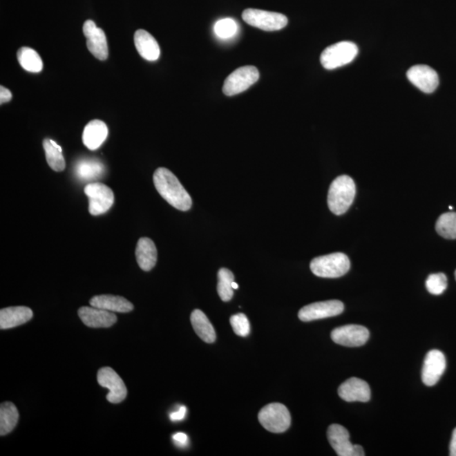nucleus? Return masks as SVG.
I'll list each match as a JSON object with an SVG mask.
<instances>
[{
    "mask_svg": "<svg viewBox=\"0 0 456 456\" xmlns=\"http://www.w3.org/2000/svg\"><path fill=\"white\" fill-rule=\"evenodd\" d=\"M327 437L330 446L339 456H363L364 450L362 446L352 444L350 441L348 429L339 424L330 425Z\"/></svg>",
    "mask_w": 456,
    "mask_h": 456,
    "instance_id": "nucleus-9",
    "label": "nucleus"
},
{
    "mask_svg": "<svg viewBox=\"0 0 456 456\" xmlns=\"http://www.w3.org/2000/svg\"><path fill=\"white\" fill-rule=\"evenodd\" d=\"M190 321H191L193 330L201 340L207 343L215 342L216 336L214 327L212 326L211 323L202 311L193 310L190 316Z\"/></svg>",
    "mask_w": 456,
    "mask_h": 456,
    "instance_id": "nucleus-23",
    "label": "nucleus"
},
{
    "mask_svg": "<svg viewBox=\"0 0 456 456\" xmlns=\"http://www.w3.org/2000/svg\"><path fill=\"white\" fill-rule=\"evenodd\" d=\"M186 413H187V408L182 406L177 412L171 413L170 419L173 421H181L185 417Z\"/></svg>",
    "mask_w": 456,
    "mask_h": 456,
    "instance_id": "nucleus-35",
    "label": "nucleus"
},
{
    "mask_svg": "<svg viewBox=\"0 0 456 456\" xmlns=\"http://www.w3.org/2000/svg\"><path fill=\"white\" fill-rule=\"evenodd\" d=\"M134 41L137 51L143 59L148 61H155L161 55L159 44L155 37L146 30H137Z\"/></svg>",
    "mask_w": 456,
    "mask_h": 456,
    "instance_id": "nucleus-20",
    "label": "nucleus"
},
{
    "mask_svg": "<svg viewBox=\"0 0 456 456\" xmlns=\"http://www.w3.org/2000/svg\"><path fill=\"white\" fill-rule=\"evenodd\" d=\"M97 382L102 387L109 390L108 394L106 395V400L113 404H119L126 398L128 393L126 386L112 368H102L97 372Z\"/></svg>",
    "mask_w": 456,
    "mask_h": 456,
    "instance_id": "nucleus-10",
    "label": "nucleus"
},
{
    "mask_svg": "<svg viewBox=\"0 0 456 456\" xmlns=\"http://www.w3.org/2000/svg\"><path fill=\"white\" fill-rule=\"evenodd\" d=\"M357 55L359 48L354 43L348 41H340L329 46L322 52L321 63L326 70H334L352 62Z\"/></svg>",
    "mask_w": 456,
    "mask_h": 456,
    "instance_id": "nucleus-4",
    "label": "nucleus"
},
{
    "mask_svg": "<svg viewBox=\"0 0 456 456\" xmlns=\"http://www.w3.org/2000/svg\"><path fill=\"white\" fill-rule=\"evenodd\" d=\"M173 439L178 446L184 447L189 442V437L184 433H177L173 436Z\"/></svg>",
    "mask_w": 456,
    "mask_h": 456,
    "instance_id": "nucleus-33",
    "label": "nucleus"
},
{
    "mask_svg": "<svg viewBox=\"0 0 456 456\" xmlns=\"http://www.w3.org/2000/svg\"><path fill=\"white\" fill-rule=\"evenodd\" d=\"M356 196V185L351 177L342 175L332 182L328 192V207L334 215L348 211Z\"/></svg>",
    "mask_w": 456,
    "mask_h": 456,
    "instance_id": "nucleus-2",
    "label": "nucleus"
},
{
    "mask_svg": "<svg viewBox=\"0 0 456 456\" xmlns=\"http://www.w3.org/2000/svg\"><path fill=\"white\" fill-rule=\"evenodd\" d=\"M349 258L342 253H334L314 258L310 269L315 276L323 278H338L349 272Z\"/></svg>",
    "mask_w": 456,
    "mask_h": 456,
    "instance_id": "nucleus-3",
    "label": "nucleus"
},
{
    "mask_svg": "<svg viewBox=\"0 0 456 456\" xmlns=\"http://www.w3.org/2000/svg\"><path fill=\"white\" fill-rule=\"evenodd\" d=\"M234 281L233 272L226 268L220 269L218 272V292L223 302L230 301L234 296V288L231 287Z\"/></svg>",
    "mask_w": 456,
    "mask_h": 456,
    "instance_id": "nucleus-28",
    "label": "nucleus"
},
{
    "mask_svg": "<svg viewBox=\"0 0 456 456\" xmlns=\"http://www.w3.org/2000/svg\"><path fill=\"white\" fill-rule=\"evenodd\" d=\"M153 181L160 196L172 207L182 211L191 208V197L171 171L159 167L154 173Z\"/></svg>",
    "mask_w": 456,
    "mask_h": 456,
    "instance_id": "nucleus-1",
    "label": "nucleus"
},
{
    "mask_svg": "<svg viewBox=\"0 0 456 456\" xmlns=\"http://www.w3.org/2000/svg\"><path fill=\"white\" fill-rule=\"evenodd\" d=\"M342 400L348 402H367L370 400L371 390L368 383L359 378H350L338 389Z\"/></svg>",
    "mask_w": 456,
    "mask_h": 456,
    "instance_id": "nucleus-16",
    "label": "nucleus"
},
{
    "mask_svg": "<svg viewBox=\"0 0 456 456\" xmlns=\"http://www.w3.org/2000/svg\"><path fill=\"white\" fill-rule=\"evenodd\" d=\"M230 324L234 332L239 336L246 337L250 333V324L245 314H237L230 318Z\"/></svg>",
    "mask_w": 456,
    "mask_h": 456,
    "instance_id": "nucleus-32",
    "label": "nucleus"
},
{
    "mask_svg": "<svg viewBox=\"0 0 456 456\" xmlns=\"http://www.w3.org/2000/svg\"><path fill=\"white\" fill-rule=\"evenodd\" d=\"M238 26L237 23L233 19L226 18L222 19L216 23L214 26V32L216 35L220 38H230L234 37L237 32Z\"/></svg>",
    "mask_w": 456,
    "mask_h": 456,
    "instance_id": "nucleus-31",
    "label": "nucleus"
},
{
    "mask_svg": "<svg viewBox=\"0 0 456 456\" xmlns=\"http://www.w3.org/2000/svg\"><path fill=\"white\" fill-rule=\"evenodd\" d=\"M455 279H456V271H455Z\"/></svg>",
    "mask_w": 456,
    "mask_h": 456,
    "instance_id": "nucleus-38",
    "label": "nucleus"
},
{
    "mask_svg": "<svg viewBox=\"0 0 456 456\" xmlns=\"http://www.w3.org/2000/svg\"><path fill=\"white\" fill-rule=\"evenodd\" d=\"M89 199V212L93 216L104 214L114 202L113 190L102 182H91L84 189Z\"/></svg>",
    "mask_w": 456,
    "mask_h": 456,
    "instance_id": "nucleus-8",
    "label": "nucleus"
},
{
    "mask_svg": "<svg viewBox=\"0 0 456 456\" xmlns=\"http://www.w3.org/2000/svg\"><path fill=\"white\" fill-rule=\"evenodd\" d=\"M406 76L410 83L425 93H432L439 86V75L426 64H417L410 68Z\"/></svg>",
    "mask_w": 456,
    "mask_h": 456,
    "instance_id": "nucleus-14",
    "label": "nucleus"
},
{
    "mask_svg": "<svg viewBox=\"0 0 456 456\" xmlns=\"http://www.w3.org/2000/svg\"><path fill=\"white\" fill-rule=\"evenodd\" d=\"M33 317V312L28 307H10L0 310V329L7 330L26 324Z\"/></svg>",
    "mask_w": 456,
    "mask_h": 456,
    "instance_id": "nucleus-18",
    "label": "nucleus"
},
{
    "mask_svg": "<svg viewBox=\"0 0 456 456\" xmlns=\"http://www.w3.org/2000/svg\"><path fill=\"white\" fill-rule=\"evenodd\" d=\"M108 135V129L104 122L98 120L91 121L84 129L83 144L89 150H97L104 144Z\"/></svg>",
    "mask_w": 456,
    "mask_h": 456,
    "instance_id": "nucleus-19",
    "label": "nucleus"
},
{
    "mask_svg": "<svg viewBox=\"0 0 456 456\" xmlns=\"http://www.w3.org/2000/svg\"><path fill=\"white\" fill-rule=\"evenodd\" d=\"M242 17L247 24L265 32L283 29L288 23L286 15L257 9H247L243 11Z\"/></svg>",
    "mask_w": 456,
    "mask_h": 456,
    "instance_id": "nucleus-6",
    "label": "nucleus"
},
{
    "mask_svg": "<svg viewBox=\"0 0 456 456\" xmlns=\"http://www.w3.org/2000/svg\"><path fill=\"white\" fill-rule=\"evenodd\" d=\"M426 287L433 295L442 294L447 288V277L443 273L432 274L426 281Z\"/></svg>",
    "mask_w": 456,
    "mask_h": 456,
    "instance_id": "nucleus-30",
    "label": "nucleus"
},
{
    "mask_svg": "<svg viewBox=\"0 0 456 456\" xmlns=\"http://www.w3.org/2000/svg\"><path fill=\"white\" fill-rule=\"evenodd\" d=\"M135 256L140 269L150 272L158 260V250L154 242L148 238H140L137 243Z\"/></svg>",
    "mask_w": 456,
    "mask_h": 456,
    "instance_id": "nucleus-21",
    "label": "nucleus"
},
{
    "mask_svg": "<svg viewBox=\"0 0 456 456\" xmlns=\"http://www.w3.org/2000/svg\"><path fill=\"white\" fill-rule=\"evenodd\" d=\"M12 99V94L10 91L6 88L5 86H0V104H3L9 102Z\"/></svg>",
    "mask_w": 456,
    "mask_h": 456,
    "instance_id": "nucleus-34",
    "label": "nucleus"
},
{
    "mask_svg": "<svg viewBox=\"0 0 456 456\" xmlns=\"http://www.w3.org/2000/svg\"><path fill=\"white\" fill-rule=\"evenodd\" d=\"M78 314L84 324L91 328H108L115 324L117 319L113 312L93 306L82 307Z\"/></svg>",
    "mask_w": 456,
    "mask_h": 456,
    "instance_id": "nucleus-17",
    "label": "nucleus"
},
{
    "mask_svg": "<svg viewBox=\"0 0 456 456\" xmlns=\"http://www.w3.org/2000/svg\"><path fill=\"white\" fill-rule=\"evenodd\" d=\"M258 421L266 430L281 433L290 428L291 415L284 405L281 403H272L260 410Z\"/></svg>",
    "mask_w": 456,
    "mask_h": 456,
    "instance_id": "nucleus-5",
    "label": "nucleus"
},
{
    "mask_svg": "<svg viewBox=\"0 0 456 456\" xmlns=\"http://www.w3.org/2000/svg\"><path fill=\"white\" fill-rule=\"evenodd\" d=\"M91 306L117 313H129L134 310L132 303L120 296L99 295L90 300Z\"/></svg>",
    "mask_w": 456,
    "mask_h": 456,
    "instance_id": "nucleus-22",
    "label": "nucleus"
},
{
    "mask_svg": "<svg viewBox=\"0 0 456 456\" xmlns=\"http://www.w3.org/2000/svg\"><path fill=\"white\" fill-rule=\"evenodd\" d=\"M446 370V359L442 352L432 350L425 357L421 379L427 386H433L439 382Z\"/></svg>",
    "mask_w": 456,
    "mask_h": 456,
    "instance_id": "nucleus-15",
    "label": "nucleus"
},
{
    "mask_svg": "<svg viewBox=\"0 0 456 456\" xmlns=\"http://www.w3.org/2000/svg\"><path fill=\"white\" fill-rule=\"evenodd\" d=\"M436 231L444 238H456V213L448 212L441 215L437 220Z\"/></svg>",
    "mask_w": 456,
    "mask_h": 456,
    "instance_id": "nucleus-29",
    "label": "nucleus"
},
{
    "mask_svg": "<svg viewBox=\"0 0 456 456\" xmlns=\"http://www.w3.org/2000/svg\"><path fill=\"white\" fill-rule=\"evenodd\" d=\"M231 287H233L234 289H238V284L234 283V281L233 284H231Z\"/></svg>",
    "mask_w": 456,
    "mask_h": 456,
    "instance_id": "nucleus-37",
    "label": "nucleus"
},
{
    "mask_svg": "<svg viewBox=\"0 0 456 456\" xmlns=\"http://www.w3.org/2000/svg\"><path fill=\"white\" fill-rule=\"evenodd\" d=\"M44 149L46 159L49 167L55 172H62L66 169V161L62 154V148L55 140L45 139L44 140Z\"/></svg>",
    "mask_w": 456,
    "mask_h": 456,
    "instance_id": "nucleus-26",
    "label": "nucleus"
},
{
    "mask_svg": "<svg viewBox=\"0 0 456 456\" xmlns=\"http://www.w3.org/2000/svg\"><path fill=\"white\" fill-rule=\"evenodd\" d=\"M450 455L456 456V428L452 435V439L450 446Z\"/></svg>",
    "mask_w": 456,
    "mask_h": 456,
    "instance_id": "nucleus-36",
    "label": "nucleus"
},
{
    "mask_svg": "<svg viewBox=\"0 0 456 456\" xmlns=\"http://www.w3.org/2000/svg\"><path fill=\"white\" fill-rule=\"evenodd\" d=\"M104 165L97 159H83L76 163L75 174L81 180H96L104 175Z\"/></svg>",
    "mask_w": 456,
    "mask_h": 456,
    "instance_id": "nucleus-24",
    "label": "nucleus"
},
{
    "mask_svg": "<svg viewBox=\"0 0 456 456\" xmlns=\"http://www.w3.org/2000/svg\"><path fill=\"white\" fill-rule=\"evenodd\" d=\"M19 420V412L12 402H3L0 406V435L13 431Z\"/></svg>",
    "mask_w": 456,
    "mask_h": 456,
    "instance_id": "nucleus-25",
    "label": "nucleus"
},
{
    "mask_svg": "<svg viewBox=\"0 0 456 456\" xmlns=\"http://www.w3.org/2000/svg\"><path fill=\"white\" fill-rule=\"evenodd\" d=\"M370 338V332L366 327L357 325H348L338 327L332 332V339L334 343L344 347L357 348L364 345Z\"/></svg>",
    "mask_w": 456,
    "mask_h": 456,
    "instance_id": "nucleus-13",
    "label": "nucleus"
},
{
    "mask_svg": "<svg viewBox=\"0 0 456 456\" xmlns=\"http://www.w3.org/2000/svg\"><path fill=\"white\" fill-rule=\"evenodd\" d=\"M83 33L86 37L87 48L91 55L99 60L108 59V41L104 30L97 28L93 21L88 20L84 23Z\"/></svg>",
    "mask_w": 456,
    "mask_h": 456,
    "instance_id": "nucleus-12",
    "label": "nucleus"
},
{
    "mask_svg": "<svg viewBox=\"0 0 456 456\" xmlns=\"http://www.w3.org/2000/svg\"><path fill=\"white\" fill-rule=\"evenodd\" d=\"M343 311V303L339 300H329V301L311 303L302 307L299 311L298 318L303 322H310L337 316Z\"/></svg>",
    "mask_w": 456,
    "mask_h": 456,
    "instance_id": "nucleus-11",
    "label": "nucleus"
},
{
    "mask_svg": "<svg viewBox=\"0 0 456 456\" xmlns=\"http://www.w3.org/2000/svg\"><path fill=\"white\" fill-rule=\"evenodd\" d=\"M17 59L21 66L32 73H39L43 70L44 63L41 57L32 48L23 47L17 51Z\"/></svg>",
    "mask_w": 456,
    "mask_h": 456,
    "instance_id": "nucleus-27",
    "label": "nucleus"
},
{
    "mask_svg": "<svg viewBox=\"0 0 456 456\" xmlns=\"http://www.w3.org/2000/svg\"><path fill=\"white\" fill-rule=\"evenodd\" d=\"M260 78L258 68L254 66H243L237 68L228 75L224 82L223 93L227 97L235 96L249 89Z\"/></svg>",
    "mask_w": 456,
    "mask_h": 456,
    "instance_id": "nucleus-7",
    "label": "nucleus"
}]
</instances>
